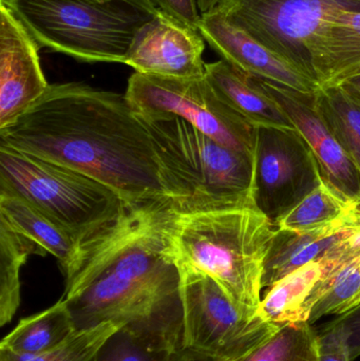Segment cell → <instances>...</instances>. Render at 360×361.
Returning a JSON list of instances; mask_svg holds the SVG:
<instances>
[{"mask_svg":"<svg viewBox=\"0 0 360 361\" xmlns=\"http://www.w3.org/2000/svg\"><path fill=\"white\" fill-rule=\"evenodd\" d=\"M171 201L127 206L85 239L65 301L76 331L120 324L171 351L182 349L181 273L167 252Z\"/></svg>","mask_w":360,"mask_h":361,"instance_id":"1","label":"cell"},{"mask_svg":"<svg viewBox=\"0 0 360 361\" xmlns=\"http://www.w3.org/2000/svg\"><path fill=\"white\" fill-rule=\"evenodd\" d=\"M0 143L103 183L128 206L170 200L154 140L125 95L50 85Z\"/></svg>","mask_w":360,"mask_h":361,"instance_id":"2","label":"cell"},{"mask_svg":"<svg viewBox=\"0 0 360 361\" xmlns=\"http://www.w3.org/2000/svg\"><path fill=\"white\" fill-rule=\"evenodd\" d=\"M276 224L257 204L178 212L165 228L167 252L180 271L209 276L245 315H258L264 263Z\"/></svg>","mask_w":360,"mask_h":361,"instance_id":"3","label":"cell"},{"mask_svg":"<svg viewBox=\"0 0 360 361\" xmlns=\"http://www.w3.org/2000/svg\"><path fill=\"white\" fill-rule=\"evenodd\" d=\"M144 123L154 140L173 209L257 204V159L218 143L178 116Z\"/></svg>","mask_w":360,"mask_h":361,"instance_id":"4","label":"cell"},{"mask_svg":"<svg viewBox=\"0 0 360 361\" xmlns=\"http://www.w3.org/2000/svg\"><path fill=\"white\" fill-rule=\"evenodd\" d=\"M38 46L85 63H125L139 27L158 8L149 0H0Z\"/></svg>","mask_w":360,"mask_h":361,"instance_id":"5","label":"cell"},{"mask_svg":"<svg viewBox=\"0 0 360 361\" xmlns=\"http://www.w3.org/2000/svg\"><path fill=\"white\" fill-rule=\"evenodd\" d=\"M0 189L84 241L120 216L124 200L103 183L0 143Z\"/></svg>","mask_w":360,"mask_h":361,"instance_id":"6","label":"cell"},{"mask_svg":"<svg viewBox=\"0 0 360 361\" xmlns=\"http://www.w3.org/2000/svg\"><path fill=\"white\" fill-rule=\"evenodd\" d=\"M125 97L144 121L183 118L218 143L251 158L258 128L222 101L206 78H175L135 72Z\"/></svg>","mask_w":360,"mask_h":361,"instance_id":"7","label":"cell"},{"mask_svg":"<svg viewBox=\"0 0 360 361\" xmlns=\"http://www.w3.org/2000/svg\"><path fill=\"white\" fill-rule=\"evenodd\" d=\"M215 8L316 82L315 51L330 18L360 11V0H222Z\"/></svg>","mask_w":360,"mask_h":361,"instance_id":"8","label":"cell"},{"mask_svg":"<svg viewBox=\"0 0 360 361\" xmlns=\"http://www.w3.org/2000/svg\"><path fill=\"white\" fill-rule=\"evenodd\" d=\"M181 273L182 349L218 361H238L270 339L280 326L245 315L209 276Z\"/></svg>","mask_w":360,"mask_h":361,"instance_id":"9","label":"cell"},{"mask_svg":"<svg viewBox=\"0 0 360 361\" xmlns=\"http://www.w3.org/2000/svg\"><path fill=\"white\" fill-rule=\"evenodd\" d=\"M256 203L273 222L321 180L316 159L297 130L258 128Z\"/></svg>","mask_w":360,"mask_h":361,"instance_id":"10","label":"cell"},{"mask_svg":"<svg viewBox=\"0 0 360 361\" xmlns=\"http://www.w3.org/2000/svg\"><path fill=\"white\" fill-rule=\"evenodd\" d=\"M204 49L198 30L159 11L135 34L124 63L149 75L203 78Z\"/></svg>","mask_w":360,"mask_h":361,"instance_id":"11","label":"cell"},{"mask_svg":"<svg viewBox=\"0 0 360 361\" xmlns=\"http://www.w3.org/2000/svg\"><path fill=\"white\" fill-rule=\"evenodd\" d=\"M38 50L33 36L0 4V129L16 122L50 87Z\"/></svg>","mask_w":360,"mask_h":361,"instance_id":"12","label":"cell"},{"mask_svg":"<svg viewBox=\"0 0 360 361\" xmlns=\"http://www.w3.org/2000/svg\"><path fill=\"white\" fill-rule=\"evenodd\" d=\"M312 150L323 179L360 207V171L330 129L317 106L316 92L304 93L259 78Z\"/></svg>","mask_w":360,"mask_h":361,"instance_id":"13","label":"cell"},{"mask_svg":"<svg viewBox=\"0 0 360 361\" xmlns=\"http://www.w3.org/2000/svg\"><path fill=\"white\" fill-rule=\"evenodd\" d=\"M199 32L223 61L249 75L299 92L321 90L312 78L230 23L217 8L201 15Z\"/></svg>","mask_w":360,"mask_h":361,"instance_id":"14","label":"cell"},{"mask_svg":"<svg viewBox=\"0 0 360 361\" xmlns=\"http://www.w3.org/2000/svg\"><path fill=\"white\" fill-rule=\"evenodd\" d=\"M205 74L222 101L252 126L297 130L285 108L263 88L259 78L240 71L223 59L206 63Z\"/></svg>","mask_w":360,"mask_h":361,"instance_id":"15","label":"cell"},{"mask_svg":"<svg viewBox=\"0 0 360 361\" xmlns=\"http://www.w3.org/2000/svg\"><path fill=\"white\" fill-rule=\"evenodd\" d=\"M314 66L321 89L340 86L360 74V11L342 8L330 18Z\"/></svg>","mask_w":360,"mask_h":361,"instance_id":"16","label":"cell"},{"mask_svg":"<svg viewBox=\"0 0 360 361\" xmlns=\"http://www.w3.org/2000/svg\"><path fill=\"white\" fill-rule=\"evenodd\" d=\"M321 259L311 261L268 288L258 314L266 322L283 326L310 322L311 313L321 295V283L327 275Z\"/></svg>","mask_w":360,"mask_h":361,"instance_id":"17","label":"cell"},{"mask_svg":"<svg viewBox=\"0 0 360 361\" xmlns=\"http://www.w3.org/2000/svg\"><path fill=\"white\" fill-rule=\"evenodd\" d=\"M0 218L51 254L67 277L75 265L82 242L21 197L0 189Z\"/></svg>","mask_w":360,"mask_h":361,"instance_id":"18","label":"cell"},{"mask_svg":"<svg viewBox=\"0 0 360 361\" xmlns=\"http://www.w3.org/2000/svg\"><path fill=\"white\" fill-rule=\"evenodd\" d=\"M359 223V206L345 199L321 178L318 184L275 224L277 229L309 233Z\"/></svg>","mask_w":360,"mask_h":361,"instance_id":"19","label":"cell"},{"mask_svg":"<svg viewBox=\"0 0 360 361\" xmlns=\"http://www.w3.org/2000/svg\"><path fill=\"white\" fill-rule=\"evenodd\" d=\"M352 226L309 233L277 229L264 263L262 288L268 290L296 269L321 259Z\"/></svg>","mask_w":360,"mask_h":361,"instance_id":"20","label":"cell"},{"mask_svg":"<svg viewBox=\"0 0 360 361\" xmlns=\"http://www.w3.org/2000/svg\"><path fill=\"white\" fill-rule=\"evenodd\" d=\"M77 332L63 299L53 307L20 320L0 343V350L37 355L63 345Z\"/></svg>","mask_w":360,"mask_h":361,"instance_id":"21","label":"cell"},{"mask_svg":"<svg viewBox=\"0 0 360 361\" xmlns=\"http://www.w3.org/2000/svg\"><path fill=\"white\" fill-rule=\"evenodd\" d=\"M31 255L46 256L40 246L0 218V326H6L20 305V269Z\"/></svg>","mask_w":360,"mask_h":361,"instance_id":"22","label":"cell"},{"mask_svg":"<svg viewBox=\"0 0 360 361\" xmlns=\"http://www.w3.org/2000/svg\"><path fill=\"white\" fill-rule=\"evenodd\" d=\"M316 102L332 133L360 171V102L342 86L321 89Z\"/></svg>","mask_w":360,"mask_h":361,"instance_id":"23","label":"cell"},{"mask_svg":"<svg viewBox=\"0 0 360 361\" xmlns=\"http://www.w3.org/2000/svg\"><path fill=\"white\" fill-rule=\"evenodd\" d=\"M238 361H318L317 330L310 322L285 324Z\"/></svg>","mask_w":360,"mask_h":361,"instance_id":"24","label":"cell"},{"mask_svg":"<svg viewBox=\"0 0 360 361\" xmlns=\"http://www.w3.org/2000/svg\"><path fill=\"white\" fill-rule=\"evenodd\" d=\"M360 305V257L340 265L323 278L321 297L311 313L310 324L325 316H342Z\"/></svg>","mask_w":360,"mask_h":361,"instance_id":"25","label":"cell"},{"mask_svg":"<svg viewBox=\"0 0 360 361\" xmlns=\"http://www.w3.org/2000/svg\"><path fill=\"white\" fill-rule=\"evenodd\" d=\"M120 326L123 324L109 322L78 331L63 345L37 355H19L0 350V361H93L99 348Z\"/></svg>","mask_w":360,"mask_h":361,"instance_id":"26","label":"cell"},{"mask_svg":"<svg viewBox=\"0 0 360 361\" xmlns=\"http://www.w3.org/2000/svg\"><path fill=\"white\" fill-rule=\"evenodd\" d=\"M175 352L160 347L123 326L108 337L93 361H171Z\"/></svg>","mask_w":360,"mask_h":361,"instance_id":"27","label":"cell"},{"mask_svg":"<svg viewBox=\"0 0 360 361\" xmlns=\"http://www.w3.org/2000/svg\"><path fill=\"white\" fill-rule=\"evenodd\" d=\"M318 361H353L346 333L335 319L317 331Z\"/></svg>","mask_w":360,"mask_h":361,"instance_id":"28","label":"cell"},{"mask_svg":"<svg viewBox=\"0 0 360 361\" xmlns=\"http://www.w3.org/2000/svg\"><path fill=\"white\" fill-rule=\"evenodd\" d=\"M159 11L198 30L201 15L198 0H149Z\"/></svg>","mask_w":360,"mask_h":361,"instance_id":"29","label":"cell"},{"mask_svg":"<svg viewBox=\"0 0 360 361\" xmlns=\"http://www.w3.org/2000/svg\"><path fill=\"white\" fill-rule=\"evenodd\" d=\"M346 333L352 360L360 356V305L349 313L335 318Z\"/></svg>","mask_w":360,"mask_h":361,"instance_id":"30","label":"cell"},{"mask_svg":"<svg viewBox=\"0 0 360 361\" xmlns=\"http://www.w3.org/2000/svg\"><path fill=\"white\" fill-rule=\"evenodd\" d=\"M171 361H218L213 358L206 357V356L199 355V354L192 353L186 350H179L173 354Z\"/></svg>","mask_w":360,"mask_h":361,"instance_id":"31","label":"cell"},{"mask_svg":"<svg viewBox=\"0 0 360 361\" xmlns=\"http://www.w3.org/2000/svg\"><path fill=\"white\" fill-rule=\"evenodd\" d=\"M340 86L345 87L353 97H356L360 102V74L347 80L346 82L340 85Z\"/></svg>","mask_w":360,"mask_h":361,"instance_id":"32","label":"cell"},{"mask_svg":"<svg viewBox=\"0 0 360 361\" xmlns=\"http://www.w3.org/2000/svg\"><path fill=\"white\" fill-rule=\"evenodd\" d=\"M222 0H198L199 10L201 14L213 10Z\"/></svg>","mask_w":360,"mask_h":361,"instance_id":"33","label":"cell"}]
</instances>
